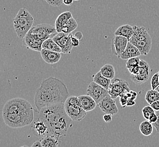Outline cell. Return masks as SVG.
Masks as SVG:
<instances>
[{"label":"cell","mask_w":159,"mask_h":147,"mask_svg":"<svg viewBox=\"0 0 159 147\" xmlns=\"http://www.w3.org/2000/svg\"><path fill=\"white\" fill-rule=\"evenodd\" d=\"M43 42L39 40L37 37L34 36L29 32L23 39V45L28 49L33 50L34 51L40 52L42 50V45Z\"/></svg>","instance_id":"15"},{"label":"cell","mask_w":159,"mask_h":147,"mask_svg":"<svg viewBox=\"0 0 159 147\" xmlns=\"http://www.w3.org/2000/svg\"><path fill=\"white\" fill-rule=\"evenodd\" d=\"M67 87L61 80L49 77L41 83L34 97V104L39 112L43 107L52 105L65 103L69 97Z\"/></svg>","instance_id":"1"},{"label":"cell","mask_w":159,"mask_h":147,"mask_svg":"<svg viewBox=\"0 0 159 147\" xmlns=\"http://www.w3.org/2000/svg\"><path fill=\"white\" fill-rule=\"evenodd\" d=\"M155 113V110L150 106H146L142 109V114L144 118L146 120H148L150 116Z\"/></svg>","instance_id":"31"},{"label":"cell","mask_w":159,"mask_h":147,"mask_svg":"<svg viewBox=\"0 0 159 147\" xmlns=\"http://www.w3.org/2000/svg\"><path fill=\"white\" fill-rule=\"evenodd\" d=\"M112 115L110 114H106L105 115L103 116V118L104 121V122L106 123H110L111 122V121L112 120Z\"/></svg>","instance_id":"38"},{"label":"cell","mask_w":159,"mask_h":147,"mask_svg":"<svg viewBox=\"0 0 159 147\" xmlns=\"http://www.w3.org/2000/svg\"><path fill=\"white\" fill-rule=\"evenodd\" d=\"M126 95H127L129 99H132V100H135V98H137V92H134V91H132V90H130V92H128L126 93Z\"/></svg>","instance_id":"36"},{"label":"cell","mask_w":159,"mask_h":147,"mask_svg":"<svg viewBox=\"0 0 159 147\" xmlns=\"http://www.w3.org/2000/svg\"><path fill=\"white\" fill-rule=\"evenodd\" d=\"M30 102L21 98H14L6 102L3 106L2 114H25L34 113Z\"/></svg>","instance_id":"4"},{"label":"cell","mask_w":159,"mask_h":147,"mask_svg":"<svg viewBox=\"0 0 159 147\" xmlns=\"http://www.w3.org/2000/svg\"><path fill=\"white\" fill-rule=\"evenodd\" d=\"M32 130L34 135L41 139L49 135L48 126L40 116H38L36 120H34L32 123Z\"/></svg>","instance_id":"14"},{"label":"cell","mask_w":159,"mask_h":147,"mask_svg":"<svg viewBox=\"0 0 159 147\" xmlns=\"http://www.w3.org/2000/svg\"><path fill=\"white\" fill-rule=\"evenodd\" d=\"M100 71L104 77L110 79H113L115 77V70L113 65L112 64H104L101 68Z\"/></svg>","instance_id":"27"},{"label":"cell","mask_w":159,"mask_h":147,"mask_svg":"<svg viewBox=\"0 0 159 147\" xmlns=\"http://www.w3.org/2000/svg\"><path fill=\"white\" fill-rule=\"evenodd\" d=\"M134 34L133 36H134L137 40L141 41L146 40H152L150 34L147 32L146 28L144 27H139L137 26H133Z\"/></svg>","instance_id":"21"},{"label":"cell","mask_w":159,"mask_h":147,"mask_svg":"<svg viewBox=\"0 0 159 147\" xmlns=\"http://www.w3.org/2000/svg\"><path fill=\"white\" fill-rule=\"evenodd\" d=\"M40 53L43 61L48 64H57L61 59V53L56 52L43 49H42Z\"/></svg>","instance_id":"17"},{"label":"cell","mask_w":159,"mask_h":147,"mask_svg":"<svg viewBox=\"0 0 159 147\" xmlns=\"http://www.w3.org/2000/svg\"><path fill=\"white\" fill-rule=\"evenodd\" d=\"M150 105L155 111L159 110V100L154 102H153L152 104H151Z\"/></svg>","instance_id":"41"},{"label":"cell","mask_w":159,"mask_h":147,"mask_svg":"<svg viewBox=\"0 0 159 147\" xmlns=\"http://www.w3.org/2000/svg\"><path fill=\"white\" fill-rule=\"evenodd\" d=\"M141 55H142L139 49L130 41H129L125 51L120 56L119 58L122 59L123 60H128L130 58L137 57Z\"/></svg>","instance_id":"18"},{"label":"cell","mask_w":159,"mask_h":147,"mask_svg":"<svg viewBox=\"0 0 159 147\" xmlns=\"http://www.w3.org/2000/svg\"><path fill=\"white\" fill-rule=\"evenodd\" d=\"M129 40L125 37L115 36L112 41V52L119 58L125 51Z\"/></svg>","instance_id":"13"},{"label":"cell","mask_w":159,"mask_h":147,"mask_svg":"<svg viewBox=\"0 0 159 147\" xmlns=\"http://www.w3.org/2000/svg\"><path fill=\"white\" fill-rule=\"evenodd\" d=\"M59 139L54 135H48L41 139L40 141L43 147H58Z\"/></svg>","instance_id":"24"},{"label":"cell","mask_w":159,"mask_h":147,"mask_svg":"<svg viewBox=\"0 0 159 147\" xmlns=\"http://www.w3.org/2000/svg\"><path fill=\"white\" fill-rule=\"evenodd\" d=\"M140 70V67H139V64L137 66H135L133 68H131L130 69H129L128 70L131 74H133V75H135L137 74L138 73L139 71Z\"/></svg>","instance_id":"37"},{"label":"cell","mask_w":159,"mask_h":147,"mask_svg":"<svg viewBox=\"0 0 159 147\" xmlns=\"http://www.w3.org/2000/svg\"><path fill=\"white\" fill-rule=\"evenodd\" d=\"M87 95L91 96L98 104L109 93L108 90L93 81L88 87Z\"/></svg>","instance_id":"10"},{"label":"cell","mask_w":159,"mask_h":147,"mask_svg":"<svg viewBox=\"0 0 159 147\" xmlns=\"http://www.w3.org/2000/svg\"><path fill=\"white\" fill-rule=\"evenodd\" d=\"M129 41L139 49L142 55H147L151 49L152 40L141 41L137 40L134 36H132Z\"/></svg>","instance_id":"16"},{"label":"cell","mask_w":159,"mask_h":147,"mask_svg":"<svg viewBox=\"0 0 159 147\" xmlns=\"http://www.w3.org/2000/svg\"><path fill=\"white\" fill-rule=\"evenodd\" d=\"M74 0H63V3L67 6H70L73 3Z\"/></svg>","instance_id":"44"},{"label":"cell","mask_w":159,"mask_h":147,"mask_svg":"<svg viewBox=\"0 0 159 147\" xmlns=\"http://www.w3.org/2000/svg\"><path fill=\"white\" fill-rule=\"evenodd\" d=\"M140 70L138 73L133 75L130 74V79L132 82L137 84H142L146 83L149 79L151 74V70L150 66L148 64L147 62L144 60L141 59L139 62Z\"/></svg>","instance_id":"9"},{"label":"cell","mask_w":159,"mask_h":147,"mask_svg":"<svg viewBox=\"0 0 159 147\" xmlns=\"http://www.w3.org/2000/svg\"><path fill=\"white\" fill-rule=\"evenodd\" d=\"M28 147V146H27V145H23V146H21V147Z\"/></svg>","instance_id":"47"},{"label":"cell","mask_w":159,"mask_h":147,"mask_svg":"<svg viewBox=\"0 0 159 147\" xmlns=\"http://www.w3.org/2000/svg\"><path fill=\"white\" fill-rule=\"evenodd\" d=\"M140 61L141 59L138 57L130 58L127 60V62L126 63V68L129 70L131 68L134 67L135 66L139 65Z\"/></svg>","instance_id":"30"},{"label":"cell","mask_w":159,"mask_h":147,"mask_svg":"<svg viewBox=\"0 0 159 147\" xmlns=\"http://www.w3.org/2000/svg\"><path fill=\"white\" fill-rule=\"evenodd\" d=\"M134 34L133 26L129 25H124L120 26L115 32V36H121L127 38L129 40Z\"/></svg>","instance_id":"22"},{"label":"cell","mask_w":159,"mask_h":147,"mask_svg":"<svg viewBox=\"0 0 159 147\" xmlns=\"http://www.w3.org/2000/svg\"><path fill=\"white\" fill-rule=\"evenodd\" d=\"M39 113L40 118L48 126L49 135L59 139L66 136L72 125V120L66 113L64 103L43 107Z\"/></svg>","instance_id":"2"},{"label":"cell","mask_w":159,"mask_h":147,"mask_svg":"<svg viewBox=\"0 0 159 147\" xmlns=\"http://www.w3.org/2000/svg\"><path fill=\"white\" fill-rule=\"evenodd\" d=\"M156 90H157V91L159 92V86L158 87H157V88H156Z\"/></svg>","instance_id":"46"},{"label":"cell","mask_w":159,"mask_h":147,"mask_svg":"<svg viewBox=\"0 0 159 147\" xmlns=\"http://www.w3.org/2000/svg\"><path fill=\"white\" fill-rule=\"evenodd\" d=\"M108 91L109 95L115 100L117 97H120V95L130 92V89L126 81L121 79H116L111 83Z\"/></svg>","instance_id":"7"},{"label":"cell","mask_w":159,"mask_h":147,"mask_svg":"<svg viewBox=\"0 0 159 147\" xmlns=\"http://www.w3.org/2000/svg\"><path fill=\"white\" fill-rule=\"evenodd\" d=\"M43 49L49 50L50 51L56 52L61 53V49L60 46L55 43L52 39L49 38L48 39L45 40L43 44L42 45Z\"/></svg>","instance_id":"26"},{"label":"cell","mask_w":159,"mask_h":147,"mask_svg":"<svg viewBox=\"0 0 159 147\" xmlns=\"http://www.w3.org/2000/svg\"><path fill=\"white\" fill-rule=\"evenodd\" d=\"M155 114H156V116H157V120L156 122L153 123V126L156 129L157 131L159 132V110L155 111Z\"/></svg>","instance_id":"39"},{"label":"cell","mask_w":159,"mask_h":147,"mask_svg":"<svg viewBox=\"0 0 159 147\" xmlns=\"http://www.w3.org/2000/svg\"><path fill=\"white\" fill-rule=\"evenodd\" d=\"M34 23V18L26 9L19 10L13 20L14 28L19 38L24 39L30 31Z\"/></svg>","instance_id":"3"},{"label":"cell","mask_w":159,"mask_h":147,"mask_svg":"<svg viewBox=\"0 0 159 147\" xmlns=\"http://www.w3.org/2000/svg\"><path fill=\"white\" fill-rule=\"evenodd\" d=\"M93 79L95 83H97L99 86H102L107 90L109 88L110 85L111 83V80L104 77L100 71L93 76Z\"/></svg>","instance_id":"23"},{"label":"cell","mask_w":159,"mask_h":147,"mask_svg":"<svg viewBox=\"0 0 159 147\" xmlns=\"http://www.w3.org/2000/svg\"><path fill=\"white\" fill-rule=\"evenodd\" d=\"M135 104V100H132V99H128L126 106L127 107H132V106L134 105Z\"/></svg>","instance_id":"43"},{"label":"cell","mask_w":159,"mask_h":147,"mask_svg":"<svg viewBox=\"0 0 159 147\" xmlns=\"http://www.w3.org/2000/svg\"><path fill=\"white\" fill-rule=\"evenodd\" d=\"M31 147H43V144H41V142L40 141H34V144L32 145Z\"/></svg>","instance_id":"42"},{"label":"cell","mask_w":159,"mask_h":147,"mask_svg":"<svg viewBox=\"0 0 159 147\" xmlns=\"http://www.w3.org/2000/svg\"><path fill=\"white\" fill-rule=\"evenodd\" d=\"M158 74H159V71L158 72Z\"/></svg>","instance_id":"49"},{"label":"cell","mask_w":159,"mask_h":147,"mask_svg":"<svg viewBox=\"0 0 159 147\" xmlns=\"http://www.w3.org/2000/svg\"><path fill=\"white\" fill-rule=\"evenodd\" d=\"M145 100L149 104H152L154 102L159 100V92L156 89H151L147 91Z\"/></svg>","instance_id":"29"},{"label":"cell","mask_w":159,"mask_h":147,"mask_svg":"<svg viewBox=\"0 0 159 147\" xmlns=\"http://www.w3.org/2000/svg\"><path fill=\"white\" fill-rule=\"evenodd\" d=\"M78 97L83 109L86 112L94 110L97 106L95 100L89 95H81Z\"/></svg>","instance_id":"19"},{"label":"cell","mask_w":159,"mask_h":147,"mask_svg":"<svg viewBox=\"0 0 159 147\" xmlns=\"http://www.w3.org/2000/svg\"><path fill=\"white\" fill-rule=\"evenodd\" d=\"M139 130L141 133L146 136H150L153 132V125L148 120L141 123L139 126Z\"/></svg>","instance_id":"28"},{"label":"cell","mask_w":159,"mask_h":147,"mask_svg":"<svg viewBox=\"0 0 159 147\" xmlns=\"http://www.w3.org/2000/svg\"><path fill=\"white\" fill-rule=\"evenodd\" d=\"M151 83V87L152 89H156V88L159 87V77L158 73L155 74L152 76Z\"/></svg>","instance_id":"32"},{"label":"cell","mask_w":159,"mask_h":147,"mask_svg":"<svg viewBox=\"0 0 159 147\" xmlns=\"http://www.w3.org/2000/svg\"><path fill=\"white\" fill-rule=\"evenodd\" d=\"M3 122L13 129H19L30 125L34 120V113L25 114H2Z\"/></svg>","instance_id":"5"},{"label":"cell","mask_w":159,"mask_h":147,"mask_svg":"<svg viewBox=\"0 0 159 147\" xmlns=\"http://www.w3.org/2000/svg\"><path fill=\"white\" fill-rule=\"evenodd\" d=\"M64 105L66 113L73 121L80 122L85 118L86 116V111L83 109L81 104H71L66 101Z\"/></svg>","instance_id":"8"},{"label":"cell","mask_w":159,"mask_h":147,"mask_svg":"<svg viewBox=\"0 0 159 147\" xmlns=\"http://www.w3.org/2000/svg\"><path fill=\"white\" fill-rule=\"evenodd\" d=\"M72 17H73L72 13L68 11L62 12L57 17L55 21V27L58 33L61 32V28Z\"/></svg>","instance_id":"20"},{"label":"cell","mask_w":159,"mask_h":147,"mask_svg":"<svg viewBox=\"0 0 159 147\" xmlns=\"http://www.w3.org/2000/svg\"><path fill=\"white\" fill-rule=\"evenodd\" d=\"M74 1H79V0H74Z\"/></svg>","instance_id":"48"},{"label":"cell","mask_w":159,"mask_h":147,"mask_svg":"<svg viewBox=\"0 0 159 147\" xmlns=\"http://www.w3.org/2000/svg\"><path fill=\"white\" fill-rule=\"evenodd\" d=\"M101 110L106 114H110L115 116L119 113L116 102L110 95L105 97L98 104Z\"/></svg>","instance_id":"12"},{"label":"cell","mask_w":159,"mask_h":147,"mask_svg":"<svg viewBox=\"0 0 159 147\" xmlns=\"http://www.w3.org/2000/svg\"><path fill=\"white\" fill-rule=\"evenodd\" d=\"M57 30L55 26L48 24H40L32 27L30 33L34 36L37 37L39 40L44 42L50 38L51 35L56 33Z\"/></svg>","instance_id":"6"},{"label":"cell","mask_w":159,"mask_h":147,"mask_svg":"<svg viewBox=\"0 0 159 147\" xmlns=\"http://www.w3.org/2000/svg\"><path fill=\"white\" fill-rule=\"evenodd\" d=\"M70 39H71V42L72 44V45L74 47H76L79 45L80 40L75 36V35H74L73 34H70Z\"/></svg>","instance_id":"35"},{"label":"cell","mask_w":159,"mask_h":147,"mask_svg":"<svg viewBox=\"0 0 159 147\" xmlns=\"http://www.w3.org/2000/svg\"><path fill=\"white\" fill-rule=\"evenodd\" d=\"M52 39L61 48V53L70 54L74 47L71 42L70 34L58 33L53 37Z\"/></svg>","instance_id":"11"},{"label":"cell","mask_w":159,"mask_h":147,"mask_svg":"<svg viewBox=\"0 0 159 147\" xmlns=\"http://www.w3.org/2000/svg\"><path fill=\"white\" fill-rule=\"evenodd\" d=\"M157 116L155 113L152 114V115L150 116V118H149L148 121L151 123H155L157 121Z\"/></svg>","instance_id":"40"},{"label":"cell","mask_w":159,"mask_h":147,"mask_svg":"<svg viewBox=\"0 0 159 147\" xmlns=\"http://www.w3.org/2000/svg\"><path fill=\"white\" fill-rule=\"evenodd\" d=\"M50 6L59 7L63 3V0H45Z\"/></svg>","instance_id":"33"},{"label":"cell","mask_w":159,"mask_h":147,"mask_svg":"<svg viewBox=\"0 0 159 147\" xmlns=\"http://www.w3.org/2000/svg\"><path fill=\"white\" fill-rule=\"evenodd\" d=\"M78 27L76 20L72 17L68 21L66 22L61 28V32L65 34H70L72 32L75 31Z\"/></svg>","instance_id":"25"},{"label":"cell","mask_w":159,"mask_h":147,"mask_svg":"<svg viewBox=\"0 0 159 147\" xmlns=\"http://www.w3.org/2000/svg\"><path fill=\"white\" fill-rule=\"evenodd\" d=\"M128 99L126 93H124V94H122L120 96V104L121 105V107L122 108H124L126 107Z\"/></svg>","instance_id":"34"},{"label":"cell","mask_w":159,"mask_h":147,"mask_svg":"<svg viewBox=\"0 0 159 147\" xmlns=\"http://www.w3.org/2000/svg\"><path fill=\"white\" fill-rule=\"evenodd\" d=\"M75 35V36L77 37L80 40H81V39H82V38H83V34L81 32H77L76 34Z\"/></svg>","instance_id":"45"}]
</instances>
